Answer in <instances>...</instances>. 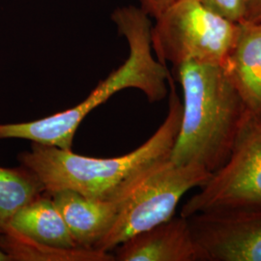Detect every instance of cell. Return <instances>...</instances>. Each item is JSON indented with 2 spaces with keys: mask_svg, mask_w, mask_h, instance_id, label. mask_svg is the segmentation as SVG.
<instances>
[{
  "mask_svg": "<svg viewBox=\"0 0 261 261\" xmlns=\"http://www.w3.org/2000/svg\"><path fill=\"white\" fill-rule=\"evenodd\" d=\"M168 87L165 120L148 140L130 153L92 158L77 155L73 150L32 142L31 149L18 156L19 164L37 175L47 195L72 190L96 199L122 200L146 169L170 156L182 119V102L172 75Z\"/></svg>",
  "mask_w": 261,
  "mask_h": 261,
  "instance_id": "cell-1",
  "label": "cell"
},
{
  "mask_svg": "<svg viewBox=\"0 0 261 261\" xmlns=\"http://www.w3.org/2000/svg\"><path fill=\"white\" fill-rule=\"evenodd\" d=\"M182 87V119L169 159L214 173L230 157L252 120L224 67L188 61L172 67Z\"/></svg>",
  "mask_w": 261,
  "mask_h": 261,
  "instance_id": "cell-2",
  "label": "cell"
},
{
  "mask_svg": "<svg viewBox=\"0 0 261 261\" xmlns=\"http://www.w3.org/2000/svg\"><path fill=\"white\" fill-rule=\"evenodd\" d=\"M112 19L129 44L127 60L74 108L34 121L0 124V140L19 139L72 150L81 123L114 94L136 88L144 93L150 103H157L167 97L171 73L152 54L149 16L140 8L129 6L116 10Z\"/></svg>",
  "mask_w": 261,
  "mask_h": 261,
  "instance_id": "cell-3",
  "label": "cell"
},
{
  "mask_svg": "<svg viewBox=\"0 0 261 261\" xmlns=\"http://www.w3.org/2000/svg\"><path fill=\"white\" fill-rule=\"evenodd\" d=\"M155 19L152 50L161 63L172 67L188 61L224 66L239 33V23L196 0H174Z\"/></svg>",
  "mask_w": 261,
  "mask_h": 261,
  "instance_id": "cell-4",
  "label": "cell"
},
{
  "mask_svg": "<svg viewBox=\"0 0 261 261\" xmlns=\"http://www.w3.org/2000/svg\"><path fill=\"white\" fill-rule=\"evenodd\" d=\"M211 175L200 166H180L169 158L154 164L123 197L112 229L94 250L110 252L132 236L168 221L187 192L203 186Z\"/></svg>",
  "mask_w": 261,
  "mask_h": 261,
  "instance_id": "cell-5",
  "label": "cell"
},
{
  "mask_svg": "<svg viewBox=\"0 0 261 261\" xmlns=\"http://www.w3.org/2000/svg\"><path fill=\"white\" fill-rule=\"evenodd\" d=\"M199 189L180 216L261 207V122H249L226 163Z\"/></svg>",
  "mask_w": 261,
  "mask_h": 261,
  "instance_id": "cell-6",
  "label": "cell"
},
{
  "mask_svg": "<svg viewBox=\"0 0 261 261\" xmlns=\"http://www.w3.org/2000/svg\"><path fill=\"white\" fill-rule=\"evenodd\" d=\"M186 218L204 261H261V207Z\"/></svg>",
  "mask_w": 261,
  "mask_h": 261,
  "instance_id": "cell-7",
  "label": "cell"
},
{
  "mask_svg": "<svg viewBox=\"0 0 261 261\" xmlns=\"http://www.w3.org/2000/svg\"><path fill=\"white\" fill-rule=\"evenodd\" d=\"M118 261H204L186 217H172L117 246Z\"/></svg>",
  "mask_w": 261,
  "mask_h": 261,
  "instance_id": "cell-8",
  "label": "cell"
},
{
  "mask_svg": "<svg viewBox=\"0 0 261 261\" xmlns=\"http://www.w3.org/2000/svg\"><path fill=\"white\" fill-rule=\"evenodd\" d=\"M62 215L76 246L94 250L109 233L120 212L122 200H102L84 196L72 190L50 194Z\"/></svg>",
  "mask_w": 261,
  "mask_h": 261,
  "instance_id": "cell-9",
  "label": "cell"
},
{
  "mask_svg": "<svg viewBox=\"0 0 261 261\" xmlns=\"http://www.w3.org/2000/svg\"><path fill=\"white\" fill-rule=\"evenodd\" d=\"M224 71L250 116L261 122V23L242 21Z\"/></svg>",
  "mask_w": 261,
  "mask_h": 261,
  "instance_id": "cell-10",
  "label": "cell"
},
{
  "mask_svg": "<svg viewBox=\"0 0 261 261\" xmlns=\"http://www.w3.org/2000/svg\"><path fill=\"white\" fill-rule=\"evenodd\" d=\"M7 230L57 248H79L51 196L46 193L18 210L4 232Z\"/></svg>",
  "mask_w": 261,
  "mask_h": 261,
  "instance_id": "cell-11",
  "label": "cell"
},
{
  "mask_svg": "<svg viewBox=\"0 0 261 261\" xmlns=\"http://www.w3.org/2000/svg\"><path fill=\"white\" fill-rule=\"evenodd\" d=\"M0 248L9 256L10 261L115 260L114 255L110 252L81 248H57L8 230L0 234Z\"/></svg>",
  "mask_w": 261,
  "mask_h": 261,
  "instance_id": "cell-12",
  "label": "cell"
},
{
  "mask_svg": "<svg viewBox=\"0 0 261 261\" xmlns=\"http://www.w3.org/2000/svg\"><path fill=\"white\" fill-rule=\"evenodd\" d=\"M44 193L43 183L29 168L0 167V234L18 210Z\"/></svg>",
  "mask_w": 261,
  "mask_h": 261,
  "instance_id": "cell-13",
  "label": "cell"
},
{
  "mask_svg": "<svg viewBox=\"0 0 261 261\" xmlns=\"http://www.w3.org/2000/svg\"><path fill=\"white\" fill-rule=\"evenodd\" d=\"M215 14L236 23L245 20L246 5L245 0H196Z\"/></svg>",
  "mask_w": 261,
  "mask_h": 261,
  "instance_id": "cell-14",
  "label": "cell"
},
{
  "mask_svg": "<svg viewBox=\"0 0 261 261\" xmlns=\"http://www.w3.org/2000/svg\"><path fill=\"white\" fill-rule=\"evenodd\" d=\"M174 0H140V9L156 19Z\"/></svg>",
  "mask_w": 261,
  "mask_h": 261,
  "instance_id": "cell-15",
  "label": "cell"
},
{
  "mask_svg": "<svg viewBox=\"0 0 261 261\" xmlns=\"http://www.w3.org/2000/svg\"><path fill=\"white\" fill-rule=\"evenodd\" d=\"M246 15L244 21L261 23V0H245Z\"/></svg>",
  "mask_w": 261,
  "mask_h": 261,
  "instance_id": "cell-16",
  "label": "cell"
},
{
  "mask_svg": "<svg viewBox=\"0 0 261 261\" xmlns=\"http://www.w3.org/2000/svg\"><path fill=\"white\" fill-rule=\"evenodd\" d=\"M0 261H10L9 256L0 248Z\"/></svg>",
  "mask_w": 261,
  "mask_h": 261,
  "instance_id": "cell-17",
  "label": "cell"
}]
</instances>
